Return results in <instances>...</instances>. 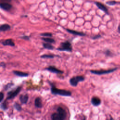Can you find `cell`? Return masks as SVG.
I'll use <instances>...</instances> for the list:
<instances>
[{"mask_svg":"<svg viewBox=\"0 0 120 120\" xmlns=\"http://www.w3.org/2000/svg\"><path fill=\"white\" fill-rule=\"evenodd\" d=\"M66 112L62 107H59L57 112L53 113L51 116L52 120H64L66 117Z\"/></svg>","mask_w":120,"mask_h":120,"instance_id":"obj_1","label":"cell"},{"mask_svg":"<svg viewBox=\"0 0 120 120\" xmlns=\"http://www.w3.org/2000/svg\"><path fill=\"white\" fill-rule=\"evenodd\" d=\"M51 92L54 95H59L62 96H70L71 95V92L70 91L57 89L54 85L52 86Z\"/></svg>","mask_w":120,"mask_h":120,"instance_id":"obj_2","label":"cell"},{"mask_svg":"<svg viewBox=\"0 0 120 120\" xmlns=\"http://www.w3.org/2000/svg\"><path fill=\"white\" fill-rule=\"evenodd\" d=\"M57 49L60 51H67L71 52L72 51V46L71 43L69 41H66L61 43L60 47Z\"/></svg>","mask_w":120,"mask_h":120,"instance_id":"obj_3","label":"cell"},{"mask_svg":"<svg viewBox=\"0 0 120 120\" xmlns=\"http://www.w3.org/2000/svg\"><path fill=\"white\" fill-rule=\"evenodd\" d=\"M84 80V78L82 76L79 75V76H76L72 77L70 80L69 82L70 84L72 86H76L78 83V82H82Z\"/></svg>","mask_w":120,"mask_h":120,"instance_id":"obj_4","label":"cell"},{"mask_svg":"<svg viewBox=\"0 0 120 120\" xmlns=\"http://www.w3.org/2000/svg\"><path fill=\"white\" fill-rule=\"evenodd\" d=\"M117 68H113L112 69H109L108 70H90V72L93 74L98 75H105L107 74H109L112 73L115 71Z\"/></svg>","mask_w":120,"mask_h":120,"instance_id":"obj_5","label":"cell"},{"mask_svg":"<svg viewBox=\"0 0 120 120\" xmlns=\"http://www.w3.org/2000/svg\"><path fill=\"white\" fill-rule=\"evenodd\" d=\"M95 4L96 5V6L98 7V8L99 9H100V10L104 11L105 14L109 15L108 10L105 5H104L103 4H102V3L99 2H96Z\"/></svg>","mask_w":120,"mask_h":120,"instance_id":"obj_6","label":"cell"},{"mask_svg":"<svg viewBox=\"0 0 120 120\" xmlns=\"http://www.w3.org/2000/svg\"><path fill=\"white\" fill-rule=\"evenodd\" d=\"M20 90H21V88L20 87H18L16 90H14L13 91H10L8 93V96L7 98L8 99H10L13 98L15 97L19 93Z\"/></svg>","mask_w":120,"mask_h":120,"instance_id":"obj_7","label":"cell"},{"mask_svg":"<svg viewBox=\"0 0 120 120\" xmlns=\"http://www.w3.org/2000/svg\"><path fill=\"white\" fill-rule=\"evenodd\" d=\"M46 69L52 73H56V74H62L63 73L62 71L56 68L55 67L51 66L47 68Z\"/></svg>","mask_w":120,"mask_h":120,"instance_id":"obj_8","label":"cell"},{"mask_svg":"<svg viewBox=\"0 0 120 120\" xmlns=\"http://www.w3.org/2000/svg\"><path fill=\"white\" fill-rule=\"evenodd\" d=\"M0 8L4 10L8 11L12 8V5L8 2L0 3Z\"/></svg>","mask_w":120,"mask_h":120,"instance_id":"obj_9","label":"cell"},{"mask_svg":"<svg viewBox=\"0 0 120 120\" xmlns=\"http://www.w3.org/2000/svg\"><path fill=\"white\" fill-rule=\"evenodd\" d=\"M101 102L100 99L97 97H93L91 99V103L92 105L95 106H97L100 105Z\"/></svg>","mask_w":120,"mask_h":120,"instance_id":"obj_10","label":"cell"},{"mask_svg":"<svg viewBox=\"0 0 120 120\" xmlns=\"http://www.w3.org/2000/svg\"><path fill=\"white\" fill-rule=\"evenodd\" d=\"M66 30L73 35H77V36H85L86 35V34L83 32H80V31H77L75 30H70V29H66Z\"/></svg>","mask_w":120,"mask_h":120,"instance_id":"obj_11","label":"cell"},{"mask_svg":"<svg viewBox=\"0 0 120 120\" xmlns=\"http://www.w3.org/2000/svg\"><path fill=\"white\" fill-rule=\"evenodd\" d=\"M2 44L4 45H9L11 46H14L15 45V43L13 40L11 39H6L1 42Z\"/></svg>","mask_w":120,"mask_h":120,"instance_id":"obj_12","label":"cell"},{"mask_svg":"<svg viewBox=\"0 0 120 120\" xmlns=\"http://www.w3.org/2000/svg\"><path fill=\"white\" fill-rule=\"evenodd\" d=\"M10 29V26L8 24H4L0 26V31H5Z\"/></svg>","mask_w":120,"mask_h":120,"instance_id":"obj_13","label":"cell"},{"mask_svg":"<svg viewBox=\"0 0 120 120\" xmlns=\"http://www.w3.org/2000/svg\"><path fill=\"white\" fill-rule=\"evenodd\" d=\"M20 100L22 103L26 104L28 100V96L27 95H22L20 97Z\"/></svg>","mask_w":120,"mask_h":120,"instance_id":"obj_14","label":"cell"},{"mask_svg":"<svg viewBox=\"0 0 120 120\" xmlns=\"http://www.w3.org/2000/svg\"><path fill=\"white\" fill-rule=\"evenodd\" d=\"M35 105L38 108H41L42 106V101L39 98H37L35 100Z\"/></svg>","mask_w":120,"mask_h":120,"instance_id":"obj_15","label":"cell"},{"mask_svg":"<svg viewBox=\"0 0 120 120\" xmlns=\"http://www.w3.org/2000/svg\"><path fill=\"white\" fill-rule=\"evenodd\" d=\"M14 73L17 76H21V77H24V76H27L28 75V74L26 73H24L22 72H21V71H14Z\"/></svg>","mask_w":120,"mask_h":120,"instance_id":"obj_16","label":"cell"},{"mask_svg":"<svg viewBox=\"0 0 120 120\" xmlns=\"http://www.w3.org/2000/svg\"><path fill=\"white\" fill-rule=\"evenodd\" d=\"M42 39L44 41L49 43H52L55 42V40L53 38H42Z\"/></svg>","mask_w":120,"mask_h":120,"instance_id":"obj_17","label":"cell"},{"mask_svg":"<svg viewBox=\"0 0 120 120\" xmlns=\"http://www.w3.org/2000/svg\"><path fill=\"white\" fill-rule=\"evenodd\" d=\"M43 45L44 47L47 49L52 50L54 48V47L52 45H51V44H50L49 43H44L43 44Z\"/></svg>","mask_w":120,"mask_h":120,"instance_id":"obj_18","label":"cell"},{"mask_svg":"<svg viewBox=\"0 0 120 120\" xmlns=\"http://www.w3.org/2000/svg\"><path fill=\"white\" fill-rule=\"evenodd\" d=\"M120 2H117L116 1H115V0H111V1H107L106 2V3L109 5H110V6H113L114 5H116L118 3H119Z\"/></svg>","mask_w":120,"mask_h":120,"instance_id":"obj_19","label":"cell"},{"mask_svg":"<svg viewBox=\"0 0 120 120\" xmlns=\"http://www.w3.org/2000/svg\"><path fill=\"white\" fill-rule=\"evenodd\" d=\"M54 57V55L52 54H44L41 56L42 58H53Z\"/></svg>","mask_w":120,"mask_h":120,"instance_id":"obj_20","label":"cell"},{"mask_svg":"<svg viewBox=\"0 0 120 120\" xmlns=\"http://www.w3.org/2000/svg\"><path fill=\"white\" fill-rule=\"evenodd\" d=\"M41 36H43V37H52V34L51 33H41Z\"/></svg>","mask_w":120,"mask_h":120,"instance_id":"obj_21","label":"cell"},{"mask_svg":"<svg viewBox=\"0 0 120 120\" xmlns=\"http://www.w3.org/2000/svg\"><path fill=\"white\" fill-rule=\"evenodd\" d=\"M14 106L15 107V108L18 111H20L21 110V106L17 103H15V105H14Z\"/></svg>","mask_w":120,"mask_h":120,"instance_id":"obj_22","label":"cell"},{"mask_svg":"<svg viewBox=\"0 0 120 120\" xmlns=\"http://www.w3.org/2000/svg\"><path fill=\"white\" fill-rule=\"evenodd\" d=\"M4 98V95L2 92H0V102Z\"/></svg>","mask_w":120,"mask_h":120,"instance_id":"obj_23","label":"cell"},{"mask_svg":"<svg viewBox=\"0 0 120 120\" xmlns=\"http://www.w3.org/2000/svg\"><path fill=\"white\" fill-rule=\"evenodd\" d=\"M100 37H101V36L99 35H96V36H95L94 37H92V38L93 39H97V38H99Z\"/></svg>","mask_w":120,"mask_h":120,"instance_id":"obj_24","label":"cell"},{"mask_svg":"<svg viewBox=\"0 0 120 120\" xmlns=\"http://www.w3.org/2000/svg\"><path fill=\"white\" fill-rule=\"evenodd\" d=\"M1 1H4V2H10L11 1V0H0Z\"/></svg>","mask_w":120,"mask_h":120,"instance_id":"obj_25","label":"cell"},{"mask_svg":"<svg viewBox=\"0 0 120 120\" xmlns=\"http://www.w3.org/2000/svg\"><path fill=\"white\" fill-rule=\"evenodd\" d=\"M118 31L119 33H120V25L118 27Z\"/></svg>","mask_w":120,"mask_h":120,"instance_id":"obj_26","label":"cell"},{"mask_svg":"<svg viewBox=\"0 0 120 120\" xmlns=\"http://www.w3.org/2000/svg\"><path fill=\"white\" fill-rule=\"evenodd\" d=\"M107 120H113V119L112 117H111L109 118V119H108Z\"/></svg>","mask_w":120,"mask_h":120,"instance_id":"obj_27","label":"cell"}]
</instances>
